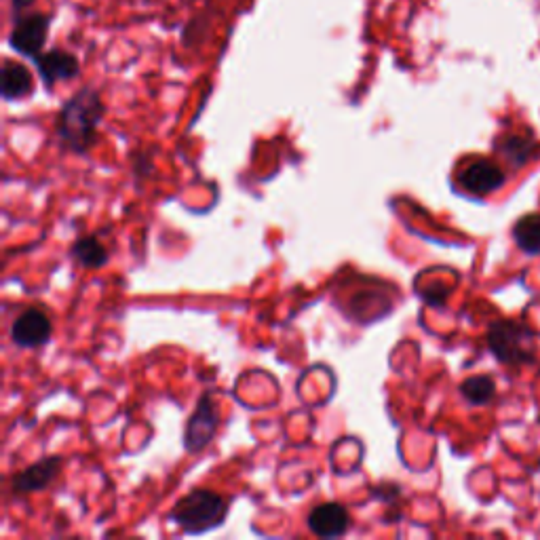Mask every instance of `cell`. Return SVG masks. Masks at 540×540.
Returning a JSON list of instances; mask_svg holds the SVG:
<instances>
[{"instance_id":"1","label":"cell","mask_w":540,"mask_h":540,"mask_svg":"<svg viewBox=\"0 0 540 540\" xmlns=\"http://www.w3.org/2000/svg\"><path fill=\"white\" fill-rule=\"evenodd\" d=\"M104 117L100 93L85 87L62 106L57 117V135L74 152H87L98 140V125Z\"/></svg>"},{"instance_id":"2","label":"cell","mask_w":540,"mask_h":540,"mask_svg":"<svg viewBox=\"0 0 540 540\" xmlns=\"http://www.w3.org/2000/svg\"><path fill=\"white\" fill-rule=\"evenodd\" d=\"M228 500L211 490H192L171 509L169 519L186 534H205L224 524Z\"/></svg>"},{"instance_id":"3","label":"cell","mask_w":540,"mask_h":540,"mask_svg":"<svg viewBox=\"0 0 540 540\" xmlns=\"http://www.w3.org/2000/svg\"><path fill=\"white\" fill-rule=\"evenodd\" d=\"M488 344L498 361L522 365L532 359V334L511 321H496L488 332Z\"/></svg>"},{"instance_id":"4","label":"cell","mask_w":540,"mask_h":540,"mask_svg":"<svg viewBox=\"0 0 540 540\" xmlns=\"http://www.w3.org/2000/svg\"><path fill=\"white\" fill-rule=\"evenodd\" d=\"M49 24L51 17L47 13H22L17 15L13 22L11 34H9V45L13 51L19 55L30 57L34 60L36 55H41L49 36Z\"/></svg>"},{"instance_id":"5","label":"cell","mask_w":540,"mask_h":540,"mask_svg":"<svg viewBox=\"0 0 540 540\" xmlns=\"http://www.w3.org/2000/svg\"><path fill=\"white\" fill-rule=\"evenodd\" d=\"M218 424H220V416H218V408L214 399H211L209 393H205L199 399V405L195 414L190 416L186 431H184V448L190 454H197L203 448L209 446V441L216 437L218 433Z\"/></svg>"},{"instance_id":"6","label":"cell","mask_w":540,"mask_h":540,"mask_svg":"<svg viewBox=\"0 0 540 540\" xmlns=\"http://www.w3.org/2000/svg\"><path fill=\"white\" fill-rule=\"evenodd\" d=\"M32 62L47 89H53L62 81H72L81 74V64L76 60V55L64 49L43 51L41 55H36Z\"/></svg>"},{"instance_id":"7","label":"cell","mask_w":540,"mask_h":540,"mask_svg":"<svg viewBox=\"0 0 540 540\" xmlns=\"http://www.w3.org/2000/svg\"><path fill=\"white\" fill-rule=\"evenodd\" d=\"M51 319L41 308H28L11 325V338L22 349H36L51 338Z\"/></svg>"},{"instance_id":"8","label":"cell","mask_w":540,"mask_h":540,"mask_svg":"<svg viewBox=\"0 0 540 540\" xmlns=\"http://www.w3.org/2000/svg\"><path fill=\"white\" fill-rule=\"evenodd\" d=\"M460 186L473 195H490L505 184V171L488 159H479L460 171Z\"/></svg>"},{"instance_id":"9","label":"cell","mask_w":540,"mask_h":540,"mask_svg":"<svg viewBox=\"0 0 540 540\" xmlns=\"http://www.w3.org/2000/svg\"><path fill=\"white\" fill-rule=\"evenodd\" d=\"M306 524L321 538H336L349 530L351 515L340 503H323L308 513Z\"/></svg>"},{"instance_id":"10","label":"cell","mask_w":540,"mask_h":540,"mask_svg":"<svg viewBox=\"0 0 540 540\" xmlns=\"http://www.w3.org/2000/svg\"><path fill=\"white\" fill-rule=\"evenodd\" d=\"M60 469H62V458L60 456H51V458L38 460L36 465L28 467L26 471L17 473L13 477V490L19 492V494L41 492L57 477Z\"/></svg>"},{"instance_id":"11","label":"cell","mask_w":540,"mask_h":540,"mask_svg":"<svg viewBox=\"0 0 540 540\" xmlns=\"http://www.w3.org/2000/svg\"><path fill=\"white\" fill-rule=\"evenodd\" d=\"M34 89L32 72L19 62L5 60L3 70H0V93L5 100H22L28 98Z\"/></svg>"},{"instance_id":"12","label":"cell","mask_w":540,"mask_h":540,"mask_svg":"<svg viewBox=\"0 0 540 540\" xmlns=\"http://www.w3.org/2000/svg\"><path fill=\"white\" fill-rule=\"evenodd\" d=\"M72 258L85 268H100L108 262V249L100 239L81 237L72 245Z\"/></svg>"},{"instance_id":"13","label":"cell","mask_w":540,"mask_h":540,"mask_svg":"<svg viewBox=\"0 0 540 540\" xmlns=\"http://www.w3.org/2000/svg\"><path fill=\"white\" fill-rule=\"evenodd\" d=\"M513 237L519 249L528 254H540V216H524L513 228Z\"/></svg>"},{"instance_id":"14","label":"cell","mask_w":540,"mask_h":540,"mask_svg":"<svg viewBox=\"0 0 540 540\" xmlns=\"http://www.w3.org/2000/svg\"><path fill=\"white\" fill-rule=\"evenodd\" d=\"M460 393L473 405H484L494 399L496 384L490 376H473L460 384Z\"/></svg>"},{"instance_id":"15","label":"cell","mask_w":540,"mask_h":540,"mask_svg":"<svg viewBox=\"0 0 540 540\" xmlns=\"http://www.w3.org/2000/svg\"><path fill=\"white\" fill-rule=\"evenodd\" d=\"M36 0H11V11L15 15H22L26 9H30Z\"/></svg>"}]
</instances>
